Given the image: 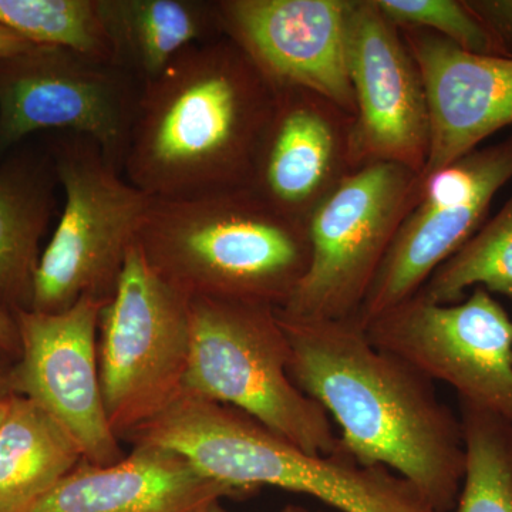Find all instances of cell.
I'll return each instance as SVG.
<instances>
[{"label":"cell","instance_id":"1","mask_svg":"<svg viewBox=\"0 0 512 512\" xmlns=\"http://www.w3.org/2000/svg\"><path fill=\"white\" fill-rule=\"evenodd\" d=\"M291 346L289 377L340 427V447L366 467L413 485L436 512L456 510L466 477L463 424L436 382L367 338L359 316L281 315Z\"/></svg>","mask_w":512,"mask_h":512},{"label":"cell","instance_id":"2","mask_svg":"<svg viewBox=\"0 0 512 512\" xmlns=\"http://www.w3.org/2000/svg\"><path fill=\"white\" fill-rule=\"evenodd\" d=\"M276 90L227 36L144 84L123 175L153 200L247 187Z\"/></svg>","mask_w":512,"mask_h":512},{"label":"cell","instance_id":"3","mask_svg":"<svg viewBox=\"0 0 512 512\" xmlns=\"http://www.w3.org/2000/svg\"><path fill=\"white\" fill-rule=\"evenodd\" d=\"M138 248L185 298L281 309L311 262L308 224L247 187L151 200Z\"/></svg>","mask_w":512,"mask_h":512},{"label":"cell","instance_id":"4","mask_svg":"<svg viewBox=\"0 0 512 512\" xmlns=\"http://www.w3.org/2000/svg\"><path fill=\"white\" fill-rule=\"evenodd\" d=\"M124 441L170 448L244 497L268 485L340 512H436L404 478L362 466L340 443L335 453L316 456L241 410L190 394Z\"/></svg>","mask_w":512,"mask_h":512},{"label":"cell","instance_id":"5","mask_svg":"<svg viewBox=\"0 0 512 512\" xmlns=\"http://www.w3.org/2000/svg\"><path fill=\"white\" fill-rule=\"evenodd\" d=\"M184 393L234 407L316 454L339 448L329 414L289 377L291 346L272 306L191 299Z\"/></svg>","mask_w":512,"mask_h":512},{"label":"cell","instance_id":"6","mask_svg":"<svg viewBox=\"0 0 512 512\" xmlns=\"http://www.w3.org/2000/svg\"><path fill=\"white\" fill-rule=\"evenodd\" d=\"M50 157L64 208L33 282L32 311L43 313L66 311L83 296L109 301L153 200L90 138L63 133Z\"/></svg>","mask_w":512,"mask_h":512},{"label":"cell","instance_id":"7","mask_svg":"<svg viewBox=\"0 0 512 512\" xmlns=\"http://www.w3.org/2000/svg\"><path fill=\"white\" fill-rule=\"evenodd\" d=\"M190 355V299L148 265L136 242L97 338L104 409L120 441L183 396Z\"/></svg>","mask_w":512,"mask_h":512},{"label":"cell","instance_id":"8","mask_svg":"<svg viewBox=\"0 0 512 512\" xmlns=\"http://www.w3.org/2000/svg\"><path fill=\"white\" fill-rule=\"evenodd\" d=\"M419 191V175L403 165L376 163L353 171L309 218L308 271L276 311L309 320L359 316Z\"/></svg>","mask_w":512,"mask_h":512},{"label":"cell","instance_id":"9","mask_svg":"<svg viewBox=\"0 0 512 512\" xmlns=\"http://www.w3.org/2000/svg\"><path fill=\"white\" fill-rule=\"evenodd\" d=\"M143 83L111 59L33 46L0 59V153L30 134L90 138L123 173Z\"/></svg>","mask_w":512,"mask_h":512},{"label":"cell","instance_id":"10","mask_svg":"<svg viewBox=\"0 0 512 512\" xmlns=\"http://www.w3.org/2000/svg\"><path fill=\"white\" fill-rule=\"evenodd\" d=\"M365 329L377 348L512 424V318L484 288L451 305L417 292Z\"/></svg>","mask_w":512,"mask_h":512},{"label":"cell","instance_id":"11","mask_svg":"<svg viewBox=\"0 0 512 512\" xmlns=\"http://www.w3.org/2000/svg\"><path fill=\"white\" fill-rule=\"evenodd\" d=\"M511 180L512 136L420 178L419 198L360 308L362 325L416 295L481 228L495 195Z\"/></svg>","mask_w":512,"mask_h":512},{"label":"cell","instance_id":"12","mask_svg":"<svg viewBox=\"0 0 512 512\" xmlns=\"http://www.w3.org/2000/svg\"><path fill=\"white\" fill-rule=\"evenodd\" d=\"M346 60L356 107L353 168L393 163L420 175L430 148L426 90L402 33L375 0H348Z\"/></svg>","mask_w":512,"mask_h":512},{"label":"cell","instance_id":"13","mask_svg":"<svg viewBox=\"0 0 512 512\" xmlns=\"http://www.w3.org/2000/svg\"><path fill=\"white\" fill-rule=\"evenodd\" d=\"M106 302L83 296L62 312L13 313L20 355L10 370V392L52 414L82 448L84 461L96 466L126 456L101 394L97 338Z\"/></svg>","mask_w":512,"mask_h":512},{"label":"cell","instance_id":"14","mask_svg":"<svg viewBox=\"0 0 512 512\" xmlns=\"http://www.w3.org/2000/svg\"><path fill=\"white\" fill-rule=\"evenodd\" d=\"M222 35L278 89L311 90L355 116L346 60L348 0H217Z\"/></svg>","mask_w":512,"mask_h":512},{"label":"cell","instance_id":"15","mask_svg":"<svg viewBox=\"0 0 512 512\" xmlns=\"http://www.w3.org/2000/svg\"><path fill=\"white\" fill-rule=\"evenodd\" d=\"M353 119L311 90H276L249 187L276 210L308 224L313 212L355 171Z\"/></svg>","mask_w":512,"mask_h":512},{"label":"cell","instance_id":"16","mask_svg":"<svg viewBox=\"0 0 512 512\" xmlns=\"http://www.w3.org/2000/svg\"><path fill=\"white\" fill-rule=\"evenodd\" d=\"M419 67L430 119L420 178L477 150L512 126V57L477 55L436 33L400 30Z\"/></svg>","mask_w":512,"mask_h":512},{"label":"cell","instance_id":"17","mask_svg":"<svg viewBox=\"0 0 512 512\" xmlns=\"http://www.w3.org/2000/svg\"><path fill=\"white\" fill-rule=\"evenodd\" d=\"M242 497L202 476L170 448L134 444L109 466L83 460L28 512H191L210 501Z\"/></svg>","mask_w":512,"mask_h":512},{"label":"cell","instance_id":"18","mask_svg":"<svg viewBox=\"0 0 512 512\" xmlns=\"http://www.w3.org/2000/svg\"><path fill=\"white\" fill-rule=\"evenodd\" d=\"M99 6L111 57L143 84L188 47L224 36L210 0H99Z\"/></svg>","mask_w":512,"mask_h":512},{"label":"cell","instance_id":"19","mask_svg":"<svg viewBox=\"0 0 512 512\" xmlns=\"http://www.w3.org/2000/svg\"><path fill=\"white\" fill-rule=\"evenodd\" d=\"M83 460L82 448L52 414L10 394L0 423V512H28Z\"/></svg>","mask_w":512,"mask_h":512},{"label":"cell","instance_id":"20","mask_svg":"<svg viewBox=\"0 0 512 512\" xmlns=\"http://www.w3.org/2000/svg\"><path fill=\"white\" fill-rule=\"evenodd\" d=\"M59 184L52 157L9 161L0 167V306L10 313L32 309L39 244L52 217Z\"/></svg>","mask_w":512,"mask_h":512},{"label":"cell","instance_id":"21","mask_svg":"<svg viewBox=\"0 0 512 512\" xmlns=\"http://www.w3.org/2000/svg\"><path fill=\"white\" fill-rule=\"evenodd\" d=\"M478 286L512 301V194L419 292L431 302L451 305L463 301L466 291Z\"/></svg>","mask_w":512,"mask_h":512},{"label":"cell","instance_id":"22","mask_svg":"<svg viewBox=\"0 0 512 512\" xmlns=\"http://www.w3.org/2000/svg\"><path fill=\"white\" fill-rule=\"evenodd\" d=\"M458 403L467 467L453 512H512V424L477 404Z\"/></svg>","mask_w":512,"mask_h":512},{"label":"cell","instance_id":"23","mask_svg":"<svg viewBox=\"0 0 512 512\" xmlns=\"http://www.w3.org/2000/svg\"><path fill=\"white\" fill-rule=\"evenodd\" d=\"M0 25L35 46L113 60L99 0H0Z\"/></svg>","mask_w":512,"mask_h":512},{"label":"cell","instance_id":"24","mask_svg":"<svg viewBox=\"0 0 512 512\" xmlns=\"http://www.w3.org/2000/svg\"><path fill=\"white\" fill-rule=\"evenodd\" d=\"M384 18L399 30L436 33L477 55L511 57L468 8L466 0H375Z\"/></svg>","mask_w":512,"mask_h":512},{"label":"cell","instance_id":"25","mask_svg":"<svg viewBox=\"0 0 512 512\" xmlns=\"http://www.w3.org/2000/svg\"><path fill=\"white\" fill-rule=\"evenodd\" d=\"M466 3L512 57V0H466Z\"/></svg>","mask_w":512,"mask_h":512},{"label":"cell","instance_id":"26","mask_svg":"<svg viewBox=\"0 0 512 512\" xmlns=\"http://www.w3.org/2000/svg\"><path fill=\"white\" fill-rule=\"evenodd\" d=\"M0 353L6 357H15L20 355V338L18 323L15 316L5 308L0 306Z\"/></svg>","mask_w":512,"mask_h":512},{"label":"cell","instance_id":"27","mask_svg":"<svg viewBox=\"0 0 512 512\" xmlns=\"http://www.w3.org/2000/svg\"><path fill=\"white\" fill-rule=\"evenodd\" d=\"M33 46L35 45L29 43L28 40L23 39V37L12 32V30L0 25V59L18 55V53L25 52V50Z\"/></svg>","mask_w":512,"mask_h":512},{"label":"cell","instance_id":"28","mask_svg":"<svg viewBox=\"0 0 512 512\" xmlns=\"http://www.w3.org/2000/svg\"><path fill=\"white\" fill-rule=\"evenodd\" d=\"M9 357L0 353V397L9 396L10 392V370L12 366L8 365Z\"/></svg>","mask_w":512,"mask_h":512},{"label":"cell","instance_id":"29","mask_svg":"<svg viewBox=\"0 0 512 512\" xmlns=\"http://www.w3.org/2000/svg\"><path fill=\"white\" fill-rule=\"evenodd\" d=\"M191 512H231L225 508L222 500L210 501V503L202 504L201 507L195 508Z\"/></svg>","mask_w":512,"mask_h":512},{"label":"cell","instance_id":"30","mask_svg":"<svg viewBox=\"0 0 512 512\" xmlns=\"http://www.w3.org/2000/svg\"><path fill=\"white\" fill-rule=\"evenodd\" d=\"M9 400L10 394L9 396L0 397V423H2V420L5 419L6 412H8Z\"/></svg>","mask_w":512,"mask_h":512},{"label":"cell","instance_id":"31","mask_svg":"<svg viewBox=\"0 0 512 512\" xmlns=\"http://www.w3.org/2000/svg\"><path fill=\"white\" fill-rule=\"evenodd\" d=\"M281 512H318V511L308 510V508L301 507V505L288 504V505H285L284 508H282Z\"/></svg>","mask_w":512,"mask_h":512}]
</instances>
